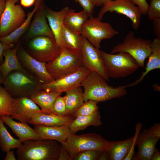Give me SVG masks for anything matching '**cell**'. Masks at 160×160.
Returning <instances> with one entry per match:
<instances>
[{"label":"cell","mask_w":160,"mask_h":160,"mask_svg":"<svg viewBox=\"0 0 160 160\" xmlns=\"http://www.w3.org/2000/svg\"><path fill=\"white\" fill-rule=\"evenodd\" d=\"M133 3L137 5L140 9L142 14H147L149 5L146 0H130Z\"/></svg>","instance_id":"obj_39"},{"label":"cell","mask_w":160,"mask_h":160,"mask_svg":"<svg viewBox=\"0 0 160 160\" xmlns=\"http://www.w3.org/2000/svg\"><path fill=\"white\" fill-rule=\"evenodd\" d=\"M72 160L73 159L68 152L61 145L58 160Z\"/></svg>","instance_id":"obj_43"},{"label":"cell","mask_w":160,"mask_h":160,"mask_svg":"<svg viewBox=\"0 0 160 160\" xmlns=\"http://www.w3.org/2000/svg\"><path fill=\"white\" fill-rule=\"evenodd\" d=\"M28 47L32 57L46 63L57 57L61 50L54 37L47 36H39L31 39Z\"/></svg>","instance_id":"obj_9"},{"label":"cell","mask_w":160,"mask_h":160,"mask_svg":"<svg viewBox=\"0 0 160 160\" xmlns=\"http://www.w3.org/2000/svg\"><path fill=\"white\" fill-rule=\"evenodd\" d=\"M81 33L93 46L99 49L101 47L102 40L110 39L119 34L109 23L102 22L92 15L82 26Z\"/></svg>","instance_id":"obj_8"},{"label":"cell","mask_w":160,"mask_h":160,"mask_svg":"<svg viewBox=\"0 0 160 160\" xmlns=\"http://www.w3.org/2000/svg\"><path fill=\"white\" fill-rule=\"evenodd\" d=\"M100 74L90 72L81 82L84 89L83 95L86 102L92 100L98 103L121 97L127 94L125 85L114 87L110 86Z\"/></svg>","instance_id":"obj_1"},{"label":"cell","mask_w":160,"mask_h":160,"mask_svg":"<svg viewBox=\"0 0 160 160\" xmlns=\"http://www.w3.org/2000/svg\"><path fill=\"white\" fill-rule=\"evenodd\" d=\"M42 112H47L40 109L30 98L23 97L13 98L10 116L12 119L27 123L36 113Z\"/></svg>","instance_id":"obj_15"},{"label":"cell","mask_w":160,"mask_h":160,"mask_svg":"<svg viewBox=\"0 0 160 160\" xmlns=\"http://www.w3.org/2000/svg\"><path fill=\"white\" fill-rule=\"evenodd\" d=\"M82 46L83 37L81 34L73 32L63 24L61 33L60 47L81 52Z\"/></svg>","instance_id":"obj_28"},{"label":"cell","mask_w":160,"mask_h":160,"mask_svg":"<svg viewBox=\"0 0 160 160\" xmlns=\"http://www.w3.org/2000/svg\"><path fill=\"white\" fill-rule=\"evenodd\" d=\"M61 145L52 140H28L17 148L18 160H58Z\"/></svg>","instance_id":"obj_2"},{"label":"cell","mask_w":160,"mask_h":160,"mask_svg":"<svg viewBox=\"0 0 160 160\" xmlns=\"http://www.w3.org/2000/svg\"><path fill=\"white\" fill-rule=\"evenodd\" d=\"M159 139L151 134L148 129H143L138 135L136 142L138 150L132 159L151 160L156 145Z\"/></svg>","instance_id":"obj_17"},{"label":"cell","mask_w":160,"mask_h":160,"mask_svg":"<svg viewBox=\"0 0 160 160\" xmlns=\"http://www.w3.org/2000/svg\"><path fill=\"white\" fill-rule=\"evenodd\" d=\"M74 118V117L72 116H61L54 113L42 112L36 113L29 120L27 123L34 126H59L68 125Z\"/></svg>","instance_id":"obj_19"},{"label":"cell","mask_w":160,"mask_h":160,"mask_svg":"<svg viewBox=\"0 0 160 160\" xmlns=\"http://www.w3.org/2000/svg\"><path fill=\"white\" fill-rule=\"evenodd\" d=\"M152 41L136 37L133 32L129 31L126 36L123 42L115 46L111 53L125 52L130 55L140 67H144L145 62L150 55Z\"/></svg>","instance_id":"obj_7"},{"label":"cell","mask_w":160,"mask_h":160,"mask_svg":"<svg viewBox=\"0 0 160 160\" xmlns=\"http://www.w3.org/2000/svg\"><path fill=\"white\" fill-rule=\"evenodd\" d=\"M6 153V155L4 160H16V159L14 155L13 150H9Z\"/></svg>","instance_id":"obj_46"},{"label":"cell","mask_w":160,"mask_h":160,"mask_svg":"<svg viewBox=\"0 0 160 160\" xmlns=\"http://www.w3.org/2000/svg\"><path fill=\"white\" fill-rule=\"evenodd\" d=\"M19 0H7L0 22V38L5 36L18 28L24 22L26 14Z\"/></svg>","instance_id":"obj_10"},{"label":"cell","mask_w":160,"mask_h":160,"mask_svg":"<svg viewBox=\"0 0 160 160\" xmlns=\"http://www.w3.org/2000/svg\"><path fill=\"white\" fill-rule=\"evenodd\" d=\"M108 140L96 133L71 135L61 144L73 160L77 154L91 150H106Z\"/></svg>","instance_id":"obj_6"},{"label":"cell","mask_w":160,"mask_h":160,"mask_svg":"<svg viewBox=\"0 0 160 160\" xmlns=\"http://www.w3.org/2000/svg\"><path fill=\"white\" fill-rule=\"evenodd\" d=\"M133 136L122 141L108 140L106 150L110 160H124L131 149Z\"/></svg>","instance_id":"obj_24"},{"label":"cell","mask_w":160,"mask_h":160,"mask_svg":"<svg viewBox=\"0 0 160 160\" xmlns=\"http://www.w3.org/2000/svg\"><path fill=\"white\" fill-rule=\"evenodd\" d=\"M109 78L119 79L129 76L140 67L135 59L129 54L119 52L109 54L100 50Z\"/></svg>","instance_id":"obj_4"},{"label":"cell","mask_w":160,"mask_h":160,"mask_svg":"<svg viewBox=\"0 0 160 160\" xmlns=\"http://www.w3.org/2000/svg\"><path fill=\"white\" fill-rule=\"evenodd\" d=\"M143 126V125L141 123L138 122L137 124L135 127V135L133 136V140L131 149L128 154L124 160H131L132 159L133 156L135 154V145H136L137 139Z\"/></svg>","instance_id":"obj_37"},{"label":"cell","mask_w":160,"mask_h":160,"mask_svg":"<svg viewBox=\"0 0 160 160\" xmlns=\"http://www.w3.org/2000/svg\"><path fill=\"white\" fill-rule=\"evenodd\" d=\"M4 87L13 98H29L42 89L43 83L27 71L15 70L4 79Z\"/></svg>","instance_id":"obj_3"},{"label":"cell","mask_w":160,"mask_h":160,"mask_svg":"<svg viewBox=\"0 0 160 160\" xmlns=\"http://www.w3.org/2000/svg\"><path fill=\"white\" fill-rule=\"evenodd\" d=\"M103 150H91L81 152L76 155L73 160H97Z\"/></svg>","instance_id":"obj_34"},{"label":"cell","mask_w":160,"mask_h":160,"mask_svg":"<svg viewBox=\"0 0 160 160\" xmlns=\"http://www.w3.org/2000/svg\"><path fill=\"white\" fill-rule=\"evenodd\" d=\"M153 87L155 90L160 91V87L159 86L158 84H156L153 85Z\"/></svg>","instance_id":"obj_50"},{"label":"cell","mask_w":160,"mask_h":160,"mask_svg":"<svg viewBox=\"0 0 160 160\" xmlns=\"http://www.w3.org/2000/svg\"><path fill=\"white\" fill-rule=\"evenodd\" d=\"M13 97L0 85V117L11 116Z\"/></svg>","instance_id":"obj_32"},{"label":"cell","mask_w":160,"mask_h":160,"mask_svg":"<svg viewBox=\"0 0 160 160\" xmlns=\"http://www.w3.org/2000/svg\"><path fill=\"white\" fill-rule=\"evenodd\" d=\"M14 46L13 44L8 45L4 44L0 41V64L4 61L3 53L4 51L8 49L12 48Z\"/></svg>","instance_id":"obj_42"},{"label":"cell","mask_w":160,"mask_h":160,"mask_svg":"<svg viewBox=\"0 0 160 160\" xmlns=\"http://www.w3.org/2000/svg\"><path fill=\"white\" fill-rule=\"evenodd\" d=\"M19 44L12 49L5 50L3 53L4 59L2 64H0V71L4 79L11 72L14 71L20 70L27 71L23 67L17 55V51Z\"/></svg>","instance_id":"obj_22"},{"label":"cell","mask_w":160,"mask_h":160,"mask_svg":"<svg viewBox=\"0 0 160 160\" xmlns=\"http://www.w3.org/2000/svg\"><path fill=\"white\" fill-rule=\"evenodd\" d=\"M151 51L148 56L145 71L143 72L140 78L135 82L125 85L126 87L136 85L140 83L150 71L156 69L160 68V39L154 38L152 41Z\"/></svg>","instance_id":"obj_23"},{"label":"cell","mask_w":160,"mask_h":160,"mask_svg":"<svg viewBox=\"0 0 160 160\" xmlns=\"http://www.w3.org/2000/svg\"><path fill=\"white\" fill-rule=\"evenodd\" d=\"M36 0H20V5L24 7H29L33 5Z\"/></svg>","instance_id":"obj_44"},{"label":"cell","mask_w":160,"mask_h":160,"mask_svg":"<svg viewBox=\"0 0 160 160\" xmlns=\"http://www.w3.org/2000/svg\"><path fill=\"white\" fill-rule=\"evenodd\" d=\"M108 12H114L126 16L131 20L132 27L135 30L140 26L141 11L130 0H109L102 6L97 18L101 20L104 15Z\"/></svg>","instance_id":"obj_11"},{"label":"cell","mask_w":160,"mask_h":160,"mask_svg":"<svg viewBox=\"0 0 160 160\" xmlns=\"http://www.w3.org/2000/svg\"><path fill=\"white\" fill-rule=\"evenodd\" d=\"M83 90L81 86L67 91L63 96L66 109V115L73 116L84 101Z\"/></svg>","instance_id":"obj_26"},{"label":"cell","mask_w":160,"mask_h":160,"mask_svg":"<svg viewBox=\"0 0 160 160\" xmlns=\"http://www.w3.org/2000/svg\"><path fill=\"white\" fill-rule=\"evenodd\" d=\"M97 102L88 100L84 102L75 113V118L79 116H86L91 115L98 110Z\"/></svg>","instance_id":"obj_33"},{"label":"cell","mask_w":160,"mask_h":160,"mask_svg":"<svg viewBox=\"0 0 160 160\" xmlns=\"http://www.w3.org/2000/svg\"><path fill=\"white\" fill-rule=\"evenodd\" d=\"M5 0V1H6L7 0Z\"/></svg>","instance_id":"obj_52"},{"label":"cell","mask_w":160,"mask_h":160,"mask_svg":"<svg viewBox=\"0 0 160 160\" xmlns=\"http://www.w3.org/2000/svg\"><path fill=\"white\" fill-rule=\"evenodd\" d=\"M0 117L22 143L28 140H36L40 138L39 134L35 129L29 126L27 123L16 121L10 116H2Z\"/></svg>","instance_id":"obj_18"},{"label":"cell","mask_w":160,"mask_h":160,"mask_svg":"<svg viewBox=\"0 0 160 160\" xmlns=\"http://www.w3.org/2000/svg\"><path fill=\"white\" fill-rule=\"evenodd\" d=\"M109 160V154L106 150L102 151L98 160Z\"/></svg>","instance_id":"obj_47"},{"label":"cell","mask_w":160,"mask_h":160,"mask_svg":"<svg viewBox=\"0 0 160 160\" xmlns=\"http://www.w3.org/2000/svg\"><path fill=\"white\" fill-rule=\"evenodd\" d=\"M160 153L157 148L156 147L153 152L151 158V160H160Z\"/></svg>","instance_id":"obj_45"},{"label":"cell","mask_w":160,"mask_h":160,"mask_svg":"<svg viewBox=\"0 0 160 160\" xmlns=\"http://www.w3.org/2000/svg\"><path fill=\"white\" fill-rule=\"evenodd\" d=\"M102 124L100 112L98 110L89 115L76 117L68 125V127L71 133L74 134L77 132L82 131L89 126H98Z\"/></svg>","instance_id":"obj_27"},{"label":"cell","mask_w":160,"mask_h":160,"mask_svg":"<svg viewBox=\"0 0 160 160\" xmlns=\"http://www.w3.org/2000/svg\"><path fill=\"white\" fill-rule=\"evenodd\" d=\"M79 3L83 8V10L87 12L89 15L94 12L95 6L91 0H74Z\"/></svg>","instance_id":"obj_38"},{"label":"cell","mask_w":160,"mask_h":160,"mask_svg":"<svg viewBox=\"0 0 160 160\" xmlns=\"http://www.w3.org/2000/svg\"><path fill=\"white\" fill-rule=\"evenodd\" d=\"M82 37L81 55L83 66L91 71L97 72L106 81H108L109 78L100 50L95 47L85 37L83 36Z\"/></svg>","instance_id":"obj_12"},{"label":"cell","mask_w":160,"mask_h":160,"mask_svg":"<svg viewBox=\"0 0 160 160\" xmlns=\"http://www.w3.org/2000/svg\"><path fill=\"white\" fill-rule=\"evenodd\" d=\"M90 15L84 10L76 12L74 9L69 8L66 14L63 24L73 32L81 34V28Z\"/></svg>","instance_id":"obj_29"},{"label":"cell","mask_w":160,"mask_h":160,"mask_svg":"<svg viewBox=\"0 0 160 160\" xmlns=\"http://www.w3.org/2000/svg\"><path fill=\"white\" fill-rule=\"evenodd\" d=\"M91 71L82 66L77 71L55 79L48 83L43 84L42 89L47 92L62 93L78 86Z\"/></svg>","instance_id":"obj_13"},{"label":"cell","mask_w":160,"mask_h":160,"mask_svg":"<svg viewBox=\"0 0 160 160\" xmlns=\"http://www.w3.org/2000/svg\"><path fill=\"white\" fill-rule=\"evenodd\" d=\"M17 55L22 65L34 75L43 84L51 82L55 79L47 70L46 63L35 59L23 48L18 49Z\"/></svg>","instance_id":"obj_14"},{"label":"cell","mask_w":160,"mask_h":160,"mask_svg":"<svg viewBox=\"0 0 160 160\" xmlns=\"http://www.w3.org/2000/svg\"><path fill=\"white\" fill-rule=\"evenodd\" d=\"M62 93L47 92L41 89L32 95L30 98L43 111L54 113L53 106L56 98Z\"/></svg>","instance_id":"obj_30"},{"label":"cell","mask_w":160,"mask_h":160,"mask_svg":"<svg viewBox=\"0 0 160 160\" xmlns=\"http://www.w3.org/2000/svg\"><path fill=\"white\" fill-rule=\"evenodd\" d=\"M69 8L68 7L66 6L59 11H55L46 7V17L49 26L56 42L60 47L62 28L66 14Z\"/></svg>","instance_id":"obj_21"},{"label":"cell","mask_w":160,"mask_h":160,"mask_svg":"<svg viewBox=\"0 0 160 160\" xmlns=\"http://www.w3.org/2000/svg\"><path fill=\"white\" fill-rule=\"evenodd\" d=\"M34 126L40 138L54 140L60 144L72 134L67 125L59 126Z\"/></svg>","instance_id":"obj_20"},{"label":"cell","mask_w":160,"mask_h":160,"mask_svg":"<svg viewBox=\"0 0 160 160\" xmlns=\"http://www.w3.org/2000/svg\"><path fill=\"white\" fill-rule=\"evenodd\" d=\"M147 14L151 20L160 18V0H151Z\"/></svg>","instance_id":"obj_35"},{"label":"cell","mask_w":160,"mask_h":160,"mask_svg":"<svg viewBox=\"0 0 160 160\" xmlns=\"http://www.w3.org/2000/svg\"><path fill=\"white\" fill-rule=\"evenodd\" d=\"M149 132L154 136L160 138V123H157L150 128Z\"/></svg>","instance_id":"obj_40"},{"label":"cell","mask_w":160,"mask_h":160,"mask_svg":"<svg viewBox=\"0 0 160 160\" xmlns=\"http://www.w3.org/2000/svg\"><path fill=\"white\" fill-rule=\"evenodd\" d=\"M0 117V147L4 152L18 148L22 143L20 140L12 137L4 126Z\"/></svg>","instance_id":"obj_31"},{"label":"cell","mask_w":160,"mask_h":160,"mask_svg":"<svg viewBox=\"0 0 160 160\" xmlns=\"http://www.w3.org/2000/svg\"><path fill=\"white\" fill-rule=\"evenodd\" d=\"M4 79L3 78L2 74L0 71V85L3 84L4 81Z\"/></svg>","instance_id":"obj_51"},{"label":"cell","mask_w":160,"mask_h":160,"mask_svg":"<svg viewBox=\"0 0 160 160\" xmlns=\"http://www.w3.org/2000/svg\"><path fill=\"white\" fill-rule=\"evenodd\" d=\"M54 113L61 116L66 115V109L63 96H58L56 99L53 106Z\"/></svg>","instance_id":"obj_36"},{"label":"cell","mask_w":160,"mask_h":160,"mask_svg":"<svg viewBox=\"0 0 160 160\" xmlns=\"http://www.w3.org/2000/svg\"><path fill=\"white\" fill-rule=\"evenodd\" d=\"M46 7L44 0L41 2L39 7L34 14L30 26L25 36L26 39L30 40L39 36L54 37L46 20Z\"/></svg>","instance_id":"obj_16"},{"label":"cell","mask_w":160,"mask_h":160,"mask_svg":"<svg viewBox=\"0 0 160 160\" xmlns=\"http://www.w3.org/2000/svg\"><path fill=\"white\" fill-rule=\"evenodd\" d=\"M94 4L95 7L102 6L109 0H91Z\"/></svg>","instance_id":"obj_48"},{"label":"cell","mask_w":160,"mask_h":160,"mask_svg":"<svg viewBox=\"0 0 160 160\" xmlns=\"http://www.w3.org/2000/svg\"><path fill=\"white\" fill-rule=\"evenodd\" d=\"M61 48L59 55L46 63L47 71L55 80L73 73L83 66L81 52Z\"/></svg>","instance_id":"obj_5"},{"label":"cell","mask_w":160,"mask_h":160,"mask_svg":"<svg viewBox=\"0 0 160 160\" xmlns=\"http://www.w3.org/2000/svg\"><path fill=\"white\" fill-rule=\"evenodd\" d=\"M6 5V1L0 0V22L2 13Z\"/></svg>","instance_id":"obj_49"},{"label":"cell","mask_w":160,"mask_h":160,"mask_svg":"<svg viewBox=\"0 0 160 160\" xmlns=\"http://www.w3.org/2000/svg\"><path fill=\"white\" fill-rule=\"evenodd\" d=\"M43 0H36L33 9L31 11L28 12L27 17L23 23L8 35L0 38V41L8 45L13 44L16 42L22 35L27 31L34 14L39 8Z\"/></svg>","instance_id":"obj_25"},{"label":"cell","mask_w":160,"mask_h":160,"mask_svg":"<svg viewBox=\"0 0 160 160\" xmlns=\"http://www.w3.org/2000/svg\"><path fill=\"white\" fill-rule=\"evenodd\" d=\"M153 33L156 38L160 39V18L153 20Z\"/></svg>","instance_id":"obj_41"}]
</instances>
